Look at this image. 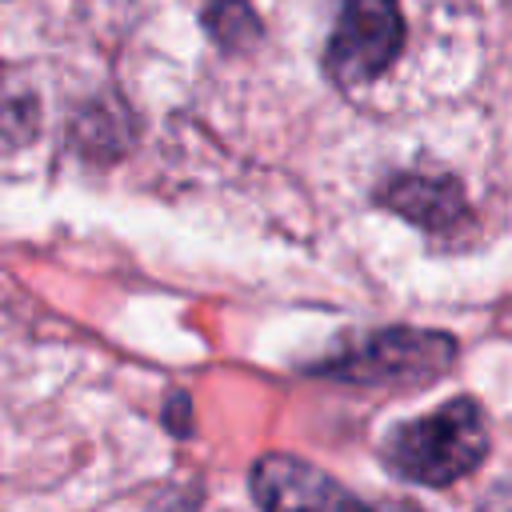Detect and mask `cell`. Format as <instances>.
I'll return each mask as SVG.
<instances>
[{"label":"cell","mask_w":512,"mask_h":512,"mask_svg":"<svg viewBox=\"0 0 512 512\" xmlns=\"http://www.w3.org/2000/svg\"><path fill=\"white\" fill-rule=\"evenodd\" d=\"M488 456V424L476 400L456 396L436 412L400 424L384 444V464L412 484L448 488L452 480L476 472Z\"/></svg>","instance_id":"6da1fadb"},{"label":"cell","mask_w":512,"mask_h":512,"mask_svg":"<svg viewBox=\"0 0 512 512\" xmlns=\"http://www.w3.org/2000/svg\"><path fill=\"white\" fill-rule=\"evenodd\" d=\"M404 48L396 0H340L336 32L324 48V68L336 84H364L388 72Z\"/></svg>","instance_id":"7a4b0ae2"},{"label":"cell","mask_w":512,"mask_h":512,"mask_svg":"<svg viewBox=\"0 0 512 512\" xmlns=\"http://www.w3.org/2000/svg\"><path fill=\"white\" fill-rule=\"evenodd\" d=\"M456 360V340L444 332H420V328H388L372 336L364 348L340 356L332 364L336 376L352 384H400L420 388L448 372Z\"/></svg>","instance_id":"3957f363"},{"label":"cell","mask_w":512,"mask_h":512,"mask_svg":"<svg viewBox=\"0 0 512 512\" xmlns=\"http://www.w3.org/2000/svg\"><path fill=\"white\" fill-rule=\"evenodd\" d=\"M252 496L264 508H332L360 500L296 456H264L252 468Z\"/></svg>","instance_id":"277c9868"},{"label":"cell","mask_w":512,"mask_h":512,"mask_svg":"<svg viewBox=\"0 0 512 512\" xmlns=\"http://www.w3.org/2000/svg\"><path fill=\"white\" fill-rule=\"evenodd\" d=\"M380 200L420 228H452L464 220L460 184L448 176H400L380 192Z\"/></svg>","instance_id":"5b68a950"}]
</instances>
